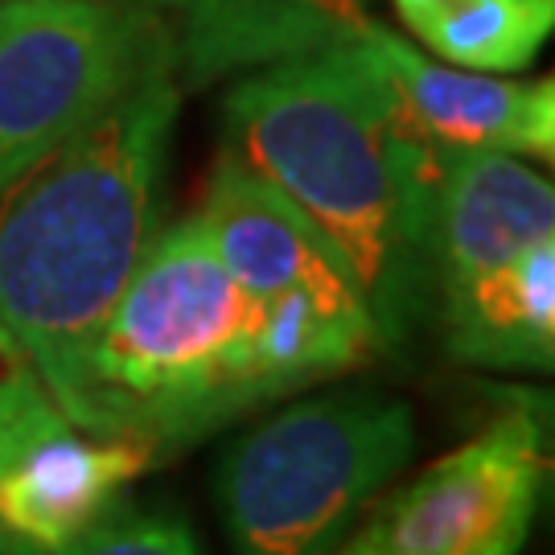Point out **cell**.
I'll return each mask as SVG.
<instances>
[{
    "instance_id": "6",
    "label": "cell",
    "mask_w": 555,
    "mask_h": 555,
    "mask_svg": "<svg viewBox=\"0 0 555 555\" xmlns=\"http://www.w3.org/2000/svg\"><path fill=\"white\" fill-rule=\"evenodd\" d=\"M543 490V428L511 408L318 555H518Z\"/></svg>"
},
{
    "instance_id": "5",
    "label": "cell",
    "mask_w": 555,
    "mask_h": 555,
    "mask_svg": "<svg viewBox=\"0 0 555 555\" xmlns=\"http://www.w3.org/2000/svg\"><path fill=\"white\" fill-rule=\"evenodd\" d=\"M169 41L149 9L119 0H17L0 9V165L95 116Z\"/></svg>"
},
{
    "instance_id": "17",
    "label": "cell",
    "mask_w": 555,
    "mask_h": 555,
    "mask_svg": "<svg viewBox=\"0 0 555 555\" xmlns=\"http://www.w3.org/2000/svg\"><path fill=\"white\" fill-rule=\"evenodd\" d=\"M9 4H17V0H0V9H9Z\"/></svg>"
},
{
    "instance_id": "12",
    "label": "cell",
    "mask_w": 555,
    "mask_h": 555,
    "mask_svg": "<svg viewBox=\"0 0 555 555\" xmlns=\"http://www.w3.org/2000/svg\"><path fill=\"white\" fill-rule=\"evenodd\" d=\"M444 341L461 362L502 371H552L555 238L531 243L494 272L440 293Z\"/></svg>"
},
{
    "instance_id": "1",
    "label": "cell",
    "mask_w": 555,
    "mask_h": 555,
    "mask_svg": "<svg viewBox=\"0 0 555 555\" xmlns=\"http://www.w3.org/2000/svg\"><path fill=\"white\" fill-rule=\"evenodd\" d=\"M222 137L227 157L318 222L354 272L378 346H396L433 284L440 149L412 128L362 29L235 82Z\"/></svg>"
},
{
    "instance_id": "2",
    "label": "cell",
    "mask_w": 555,
    "mask_h": 555,
    "mask_svg": "<svg viewBox=\"0 0 555 555\" xmlns=\"http://www.w3.org/2000/svg\"><path fill=\"white\" fill-rule=\"evenodd\" d=\"M178 112V70L157 62L95 116L0 165V325L79 433L103 321L153 243Z\"/></svg>"
},
{
    "instance_id": "11",
    "label": "cell",
    "mask_w": 555,
    "mask_h": 555,
    "mask_svg": "<svg viewBox=\"0 0 555 555\" xmlns=\"http://www.w3.org/2000/svg\"><path fill=\"white\" fill-rule=\"evenodd\" d=\"M169 41L173 70L210 82L238 66H272L366 25L362 0H140Z\"/></svg>"
},
{
    "instance_id": "10",
    "label": "cell",
    "mask_w": 555,
    "mask_h": 555,
    "mask_svg": "<svg viewBox=\"0 0 555 555\" xmlns=\"http://www.w3.org/2000/svg\"><path fill=\"white\" fill-rule=\"evenodd\" d=\"M543 238H555V190L543 173L511 153H440L433 210L437 293L494 272Z\"/></svg>"
},
{
    "instance_id": "4",
    "label": "cell",
    "mask_w": 555,
    "mask_h": 555,
    "mask_svg": "<svg viewBox=\"0 0 555 555\" xmlns=\"http://www.w3.org/2000/svg\"><path fill=\"white\" fill-rule=\"evenodd\" d=\"M403 399L334 391L251 428L219 465V502L235 555H318L412 461Z\"/></svg>"
},
{
    "instance_id": "9",
    "label": "cell",
    "mask_w": 555,
    "mask_h": 555,
    "mask_svg": "<svg viewBox=\"0 0 555 555\" xmlns=\"http://www.w3.org/2000/svg\"><path fill=\"white\" fill-rule=\"evenodd\" d=\"M153 456L128 437L50 433L0 469V522L38 555H70L112 518Z\"/></svg>"
},
{
    "instance_id": "16",
    "label": "cell",
    "mask_w": 555,
    "mask_h": 555,
    "mask_svg": "<svg viewBox=\"0 0 555 555\" xmlns=\"http://www.w3.org/2000/svg\"><path fill=\"white\" fill-rule=\"evenodd\" d=\"M0 555H38L21 535H13L4 522H0Z\"/></svg>"
},
{
    "instance_id": "3",
    "label": "cell",
    "mask_w": 555,
    "mask_h": 555,
    "mask_svg": "<svg viewBox=\"0 0 555 555\" xmlns=\"http://www.w3.org/2000/svg\"><path fill=\"white\" fill-rule=\"evenodd\" d=\"M251 330L256 300L219 263L198 219L169 227L144 247L103 321L82 433L128 437L160 453L263 403Z\"/></svg>"
},
{
    "instance_id": "14",
    "label": "cell",
    "mask_w": 555,
    "mask_h": 555,
    "mask_svg": "<svg viewBox=\"0 0 555 555\" xmlns=\"http://www.w3.org/2000/svg\"><path fill=\"white\" fill-rule=\"evenodd\" d=\"M62 428H70V420L62 416L54 396L46 391L38 366L0 325V469L29 444Z\"/></svg>"
},
{
    "instance_id": "7",
    "label": "cell",
    "mask_w": 555,
    "mask_h": 555,
    "mask_svg": "<svg viewBox=\"0 0 555 555\" xmlns=\"http://www.w3.org/2000/svg\"><path fill=\"white\" fill-rule=\"evenodd\" d=\"M194 219L251 300L305 293L337 309H366L354 272L318 222L235 157L222 153Z\"/></svg>"
},
{
    "instance_id": "15",
    "label": "cell",
    "mask_w": 555,
    "mask_h": 555,
    "mask_svg": "<svg viewBox=\"0 0 555 555\" xmlns=\"http://www.w3.org/2000/svg\"><path fill=\"white\" fill-rule=\"evenodd\" d=\"M70 555H202L190 527L178 518H124V522H103L100 531L82 539Z\"/></svg>"
},
{
    "instance_id": "8",
    "label": "cell",
    "mask_w": 555,
    "mask_h": 555,
    "mask_svg": "<svg viewBox=\"0 0 555 555\" xmlns=\"http://www.w3.org/2000/svg\"><path fill=\"white\" fill-rule=\"evenodd\" d=\"M378 66L396 87L403 112L420 137L440 153H511L552 157L555 149V91L552 79L511 82L481 70H461L424 59L391 29L362 25Z\"/></svg>"
},
{
    "instance_id": "13",
    "label": "cell",
    "mask_w": 555,
    "mask_h": 555,
    "mask_svg": "<svg viewBox=\"0 0 555 555\" xmlns=\"http://www.w3.org/2000/svg\"><path fill=\"white\" fill-rule=\"evenodd\" d=\"M396 9L433 54L481 75L527 70L555 25V0H396Z\"/></svg>"
}]
</instances>
